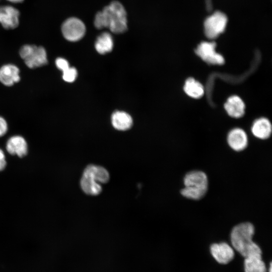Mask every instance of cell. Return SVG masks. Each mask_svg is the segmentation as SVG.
Returning a JSON list of instances; mask_svg holds the SVG:
<instances>
[{
  "label": "cell",
  "instance_id": "obj_8",
  "mask_svg": "<svg viewBox=\"0 0 272 272\" xmlns=\"http://www.w3.org/2000/svg\"><path fill=\"white\" fill-rule=\"evenodd\" d=\"M20 12L9 5L0 6V24L6 29H13L19 24Z\"/></svg>",
  "mask_w": 272,
  "mask_h": 272
},
{
  "label": "cell",
  "instance_id": "obj_10",
  "mask_svg": "<svg viewBox=\"0 0 272 272\" xmlns=\"http://www.w3.org/2000/svg\"><path fill=\"white\" fill-rule=\"evenodd\" d=\"M6 149L9 154L23 158L28 153V144L24 137L15 135L10 137L7 141Z\"/></svg>",
  "mask_w": 272,
  "mask_h": 272
},
{
  "label": "cell",
  "instance_id": "obj_15",
  "mask_svg": "<svg viewBox=\"0 0 272 272\" xmlns=\"http://www.w3.org/2000/svg\"><path fill=\"white\" fill-rule=\"evenodd\" d=\"M254 135L260 139H267L271 132V125L265 118H260L255 121L252 127Z\"/></svg>",
  "mask_w": 272,
  "mask_h": 272
},
{
  "label": "cell",
  "instance_id": "obj_23",
  "mask_svg": "<svg viewBox=\"0 0 272 272\" xmlns=\"http://www.w3.org/2000/svg\"><path fill=\"white\" fill-rule=\"evenodd\" d=\"M8 130V125L5 119L0 116V137L5 135Z\"/></svg>",
  "mask_w": 272,
  "mask_h": 272
},
{
  "label": "cell",
  "instance_id": "obj_27",
  "mask_svg": "<svg viewBox=\"0 0 272 272\" xmlns=\"http://www.w3.org/2000/svg\"><path fill=\"white\" fill-rule=\"evenodd\" d=\"M271 267H272L271 262H270V264H269V272H271V271H272Z\"/></svg>",
  "mask_w": 272,
  "mask_h": 272
},
{
  "label": "cell",
  "instance_id": "obj_2",
  "mask_svg": "<svg viewBox=\"0 0 272 272\" xmlns=\"http://www.w3.org/2000/svg\"><path fill=\"white\" fill-rule=\"evenodd\" d=\"M254 233L253 225L249 222L242 223L232 230L230 239L233 248L243 257L261 255L258 245L252 241Z\"/></svg>",
  "mask_w": 272,
  "mask_h": 272
},
{
  "label": "cell",
  "instance_id": "obj_18",
  "mask_svg": "<svg viewBox=\"0 0 272 272\" xmlns=\"http://www.w3.org/2000/svg\"><path fill=\"white\" fill-rule=\"evenodd\" d=\"M113 41L109 33L104 32L97 38L95 47L96 51L101 54L110 52L113 49Z\"/></svg>",
  "mask_w": 272,
  "mask_h": 272
},
{
  "label": "cell",
  "instance_id": "obj_20",
  "mask_svg": "<svg viewBox=\"0 0 272 272\" xmlns=\"http://www.w3.org/2000/svg\"><path fill=\"white\" fill-rule=\"evenodd\" d=\"M184 90L186 94L194 98H199L204 94L202 85L192 78H188L185 81Z\"/></svg>",
  "mask_w": 272,
  "mask_h": 272
},
{
  "label": "cell",
  "instance_id": "obj_1",
  "mask_svg": "<svg viewBox=\"0 0 272 272\" xmlns=\"http://www.w3.org/2000/svg\"><path fill=\"white\" fill-rule=\"evenodd\" d=\"M94 24L98 29L107 28L114 33H124L127 29L126 11L120 2L113 1L96 14Z\"/></svg>",
  "mask_w": 272,
  "mask_h": 272
},
{
  "label": "cell",
  "instance_id": "obj_22",
  "mask_svg": "<svg viewBox=\"0 0 272 272\" xmlns=\"http://www.w3.org/2000/svg\"><path fill=\"white\" fill-rule=\"evenodd\" d=\"M55 63L57 68L61 71L62 72L70 67L68 61L62 57L57 58L55 59Z\"/></svg>",
  "mask_w": 272,
  "mask_h": 272
},
{
  "label": "cell",
  "instance_id": "obj_16",
  "mask_svg": "<svg viewBox=\"0 0 272 272\" xmlns=\"http://www.w3.org/2000/svg\"><path fill=\"white\" fill-rule=\"evenodd\" d=\"M111 122L113 127L119 130H126L132 124L131 117L124 111L114 112L111 116Z\"/></svg>",
  "mask_w": 272,
  "mask_h": 272
},
{
  "label": "cell",
  "instance_id": "obj_9",
  "mask_svg": "<svg viewBox=\"0 0 272 272\" xmlns=\"http://www.w3.org/2000/svg\"><path fill=\"white\" fill-rule=\"evenodd\" d=\"M210 251L216 260L221 264L228 263L234 257L233 248L224 242L212 244L210 246Z\"/></svg>",
  "mask_w": 272,
  "mask_h": 272
},
{
  "label": "cell",
  "instance_id": "obj_5",
  "mask_svg": "<svg viewBox=\"0 0 272 272\" xmlns=\"http://www.w3.org/2000/svg\"><path fill=\"white\" fill-rule=\"evenodd\" d=\"M228 22L227 15L220 11L208 17L203 23L204 33L207 38L214 39L223 33Z\"/></svg>",
  "mask_w": 272,
  "mask_h": 272
},
{
  "label": "cell",
  "instance_id": "obj_24",
  "mask_svg": "<svg viewBox=\"0 0 272 272\" xmlns=\"http://www.w3.org/2000/svg\"><path fill=\"white\" fill-rule=\"evenodd\" d=\"M7 166L6 155L4 151L0 148V172L4 170Z\"/></svg>",
  "mask_w": 272,
  "mask_h": 272
},
{
  "label": "cell",
  "instance_id": "obj_14",
  "mask_svg": "<svg viewBox=\"0 0 272 272\" xmlns=\"http://www.w3.org/2000/svg\"><path fill=\"white\" fill-rule=\"evenodd\" d=\"M83 175L90 177L98 183H107L110 178L108 171L101 166L90 164L84 169Z\"/></svg>",
  "mask_w": 272,
  "mask_h": 272
},
{
  "label": "cell",
  "instance_id": "obj_3",
  "mask_svg": "<svg viewBox=\"0 0 272 272\" xmlns=\"http://www.w3.org/2000/svg\"><path fill=\"white\" fill-rule=\"evenodd\" d=\"M184 184L185 187L181 190V194L187 198L199 199L207 192L208 177L202 171H192L185 175Z\"/></svg>",
  "mask_w": 272,
  "mask_h": 272
},
{
  "label": "cell",
  "instance_id": "obj_25",
  "mask_svg": "<svg viewBox=\"0 0 272 272\" xmlns=\"http://www.w3.org/2000/svg\"><path fill=\"white\" fill-rule=\"evenodd\" d=\"M206 9L208 11H211L213 9L212 2L211 0H206Z\"/></svg>",
  "mask_w": 272,
  "mask_h": 272
},
{
  "label": "cell",
  "instance_id": "obj_12",
  "mask_svg": "<svg viewBox=\"0 0 272 272\" xmlns=\"http://www.w3.org/2000/svg\"><path fill=\"white\" fill-rule=\"evenodd\" d=\"M227 140L230 147L236 151L244 150L248 144L247 135L240 128H235L231 130L228 135Z\"/></svg>",
  "mask_w": 272,
  "mask_h": 272
},
{
  "label": "cell",
  "instance_id": "obj_13",
  "mask_svg": "<svg viewBox=\"0 0 272 272\" xmlns=\"http://www.w3.org/2000/svg\"><path fill=\"white\" fill-rule=\"evenodd\" d=\"M224 107L228 114L233 117L239 118L244 114L245 104L237 96L230 97L225 103Z\"/></svg>",
  "mask_w": 272,
  "mask_h": 272
},
{
  "label": "cell",
  "instance_id": "obj_26",
  "mask_svg": "<svg viewBox=\"0 0 272 272\" xmlns=\"http://www.w3.org/2000/svg\"><path fill=\"white\" fill-rule=\"evenodd\" d=\"M9 2L14 4L21 3L24 1V0H7Z\"/></svg>",
  "mask_w": 272,
  "mask_h": 272
},
{
  "label": "cell",
  "instance_id": "obj_17",
  "mask_svg": "<svg viewBox=\"0 0 272 272\" xmlns=\"http://www.w3.org/2000/svg\"><path fill=\"white\" fill-rule=\"evenodd\" d=\"M245 272H266V265L262 260L261 255H254L245 258Z\"/></svg>",
  "mask_w": 272,
  "mask_h": 272
},
{
  "label": "cell",
  "instance_id": "obj_21",
  "mask_svg": "<svg viewBox=\"0 0 272 272\" xmlns=\"http://www.w3.org/2000/svg\"><path fill=\"white\" fill-rule=\"evenodd\" d=\"M77 74L76 68L70 66L62 72V79L66 82L72 83L76 80Z\"/></svg>",
  "mask_w": 272,
  "mask_h": 272
},
{
  "label": "cell",
  "instance_id": "obj_4",
  "mask_svg": "<svg viewBox=\"0 0 272 272\" xmlns=\"http://www.w3.org/2000/svg\"><path fill=\"white\" fill-rule=\"evenodd\" d=\"M19 54L30 69L42 66L48 62L46 51L41 46L25 44L20 48Z\"/></svg>",
  "mask_w": 272,
  "mask_h": 272
},
{
  "label": "cell",
  "instance_id": "obj_6",
  "mask_svg": "<svg viewBox=\"0 0 272 272\" xmlns=\"http://www.w3.org/2000/svg\"><path fill=\"white\" fill-rule=\"evenodd\" d=\"M61 30L64 38L71 42L81 39L86 32L84 23L79 19L71 17L65 20L62 24Z\"/></svg>",
  "mask_w": 272,
  "mask_h": 272
},
{
  "label": "cell",
  "instance_id": "obj_19",
  "mask_svg": "<svg viewBox=\"0 0 272 272\" xmlns=\"http://www.w3.org/2000/svg\"><path fill=\"white\" fill-rule=\"evenodd\" d=\"M80 185L82 190L87 194L97 195L102 190V186L92 178L82 175L80 180Z\"/></svg>",
  "mask_w": 272,
  "mask_h": 272
},
{
  "label": "cell",
  "instance_id": "obj_7",
  "mask_svg": "<svg viewBox=\"0 0 272 272\" xmlns=\"http://www.w3.org/2000/svg\"><path fill=\"white\" fill-rule=\"evenodd\" d=\"M216 43L214 42H202L196 47L195 52L203 60L211 64H222L224 58L216 51Z\"/></svg>",
  "mask_w": 272,
  "mask_h": 272
},
{
  "label": "cell",
  "instance_id": "obj_11",
  "mask_svg": "<svg viewBox=\"0 0 272 272\" xmlns=\"http://www.w3.org/2000/svg\"><path fill=\"white\" fill-rule=\"evenodd\" d=\"M20 80V70L13 64H6L0 68V82L11 87Z\"/></svg>",
  "mask_w": 272,
  "mask_h": 272
}]
</instances>
